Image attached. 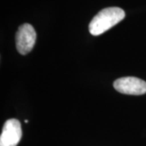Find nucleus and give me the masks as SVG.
Masks as SVG:
<instances>
[{
    "label": "nucleus",
    "mask_w": 146,
    "mask_h": 146,
    "mask_svg": "<svg viewBox=\"0 0 146 146\" xmlns=\"http://www.w3.org/2000/svg\"><path fill=\"white\" fill-rule=\"evenodd\" d=\"M125 17V12L119 7H107L100 11L94 16L89 25V33L98 36L116 25Z\"/></svg>",
    "instance_id": "f257e3e1"
},
{
    "label": "nucleus",
    "mask_w": 146,
    "mask_h": 146,
    "mask_svg": "<svg viewBox=\"0 0 146 146\" xmlns=\"http://www.w3.org/2000/svg\"><path fill=\"white\" fill-rule=\"evenodd\" d=\"M36 33L34 28L29 24H24L19 27L16 34V49L21 54H27L35 45Z\"/></svg>",
    "instance_id": "f03ea898"
},
{
    "label": "nucleus",
    "mask_w": 146,
    "mask_h": 146,
    "mask_svg": "<svg viewBox=\"0 0 146 146\" xmlns=\"http://www.w3.org/2000/svg\"><path fill=\"white\" fill-rule=\"evenodd\" d=\"M115 89L121 94L128 95H143L146 94V82L134 76H127L116 80Z\"/></svg>",
    "instance_id": "7ed1b4c3"
},
{
    "label": "nucleus",
    "mask_w": 146,
    "mask_h": 146,
    "mask_svg": "<svg viewBox=\"0 0 146 146\" xmlns=\"http://www.w3.org/2000/svg\"><path fill=\"white\" fill-rule=\"evenodd\" d=\"M22 137L21 123L16 119L6 121L0 136V146H16Z\"/></svg>",
    "instance_id": "20e7f679"
}]
</instances>
